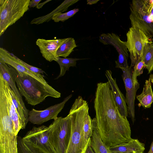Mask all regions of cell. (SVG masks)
<instances>
[{
    "label": "cell",
    "mask_w": 153,
    "mask_h": 153,
    "mask_svg": "<svg viewBox=\"0 0 153 153\" xmlns=\"http://www.w3.org/2000/svg\"><path fill=\"white\" fill-rule=\"evenodd\" d=\"M42 0H30L29 5V7H36L38 5L39 2Z\"/></svg>",
    "instance_id": "33"
},
{
    "label": "cell",
    "mask_w": 153,
    "mask_h": 153,
    "mask_svg": "<svg viewBox=\"0 0 153 153\" xmlns=\"http://www.w3.org/2000/svg\"><path fill=\"white\" fill-rule=\"evenodd\" d=\"M79 0H65L59 5L49 13L45 15L35 18L31 22V24L39 25L48 22L52 20L53 16L59 13H62L66 11L68 8Z\"/></svg>",
    "instance_id": "19"
},
{
    "label": "cell",
    "mask_w": 153,
    "mask_h": 153,
    "mask_svg": "<svg viewBox=\"0 0 153 153\" xmlns=\"http://www.w3.org/2000/svg\"><path fill=\"white\" fill-rule=\"evenodd\" d=\"M111 152H135L143 153L144 144L137 139H132L128 142L124 143L109 148Z\"/></svg>",
    "instance_id": "20"
},
{
    "label": "cell",
    "mask_w": 153,
    "mask_h": 153,
    "mask_svg": "<svg viewBox=\"0 0 153 153\" xmlns=\"http://www.w3.org/2000/svg\"><path fill=\"white\" fill-rule=\"evenodd\" d=\"M0 61L11 66L19 73L27 74L45 85H50L44 79L42 74L29 70L19 62L17 57L3 48H0Z\"/></svg>",
    "instance_id": "12"
},
{
    "label": "cell",
    "mask_w": 153,
    "mask_h": 153,
    "mask_svg": "<svg viewBox=\"0 0 153 153\" xmlns=\"http://www.w3.org/2000/svg\"><path fill=\"white\" fill-rule=\"evenodd\" d=\"M79 11V9L75 8L65 13H58L53 16L52 20L56 22H64L73 16Z\"/></svg>",
    "instance_id": "27"
},
{
    "label": "cell",
    "mask_w": 153,
    "mask_h": 153,
    "mask_svg": "<svg viewBox=\"0 0 153 153\" xmlns=\"http://www.w3.org/2000/svg\"><path fill=\"white\" fill-rule=\"evenodd\" d=\"M72 96V94H71L65 97L61 102L43 110L32 109L29 112L28 121L34 124L41 125L51 120L56 119L65 103Z\"/></svg>",
    "instance_id": "9"
},
{
    "label": "cell",
    "mask_w": 153,
    "mask_h": 153,
    "mask_svg": "<svg viewBox=\"0 0 153 153\" xmlns=\"http://www.w3.org/2000/svg\"><path fill=\"white\" fill-rule=\"evenodd\" d=\"M79 60L80 59L58 57L56 62L59 66L60 71L59 74L56 79L64 76L66 71L69 70L70 67L75 66L76 61Z\"/></svg>",
    "instance_id": "24"
},
{
    "label": "cell",
    "mask_w": 153,
    "mask_h": 153,
    "mask_svg": "<svg viewBox=\"0 0 153 153\" xmlns=\"http://www.w3.org/2000/svg\"><path fill=\"white\" fill-rule=\"evenodd\" d=\"M30 0H0V36L29 9Z\"/></svg>",
    "instance_id": "4"
},
{
    "label": "cell",
    "mask_w": 153,
    "mask_h": 153,
    "mask_svg": "<svg viewBox=\"0 0 153 153\" xmlns=\"http://www.w3.org/2000/svg\"><path fill=\"white\" fill-rule=\"evenodd\" d=\"M130 8L131 27L142 30L149 38L153 37V22L149 17L147 0H133Z\"/></svg>",
    "instance_id": "6"
},
{
    "label": "cell",
    "mask_w": 153,
    "mask_h": 153,
    "mask_svg": "<svg viewBox=\"0 0 153 153\" xmlns=\"http://www.w3.org/2000/svg\"><path fill=\"white\" fill-rule=\"evenodd\" d=\"M51 1V0H48L44 1L42 3L39 4L36 7L37 9H40L45 4Z\"/></svg>",
    "instance_id": "35"
},
{
    "label": "cell",
    "mask_w": 153,
    "mask_h": 153,
    "mask_svg": "<svg viewBox=\"0 0 153 153\" xmlns=\"http://www.w3.org/2000/svg\"><path fill=\"white\" fill-rule=\"evenodd\" d=\"M99 41L104 45L110 44L113 45L119 54H125L129 56L126 42L121 41L119 37L114 33L102 34L100 36Z\"/></svg>",
    "instance_id": "17"
},
{
    "label": "cell",
    "mask_w": 153,
    "mask_h": 153,
    "mask_svg": "<svg viewBox=\"0 0 153 153\" xmlns=\"http://www.w3.org/2000/svg\"><path fill=\"white\" fill-rule=\"evenodd\" d=\"M17 139L12 122H0V153H18Z\"/></svg>",
    "instance_id": "10"
},
{
    "label": "cell",
    "mask_w": 153,
    "mask_h": 153,
    "mask_svg": "<svg viewBox=\"0 0 153 153\" xmlns=\"http://www.w3.org/2000/svg\"><path fill=\"white\" fill-rule=\"evenodd\" d=\"M136 98L139 102V104L143 108H148L151 107L153 102V93L149 78L146 80L142 93L137 95Z\"/></svg>",
    "instance_id": "21"
},
{
    "label": "cell",
    "mask_w": 153,
    "mask_h": 153,
    "mask_svg": "<svg viewBox=\"0 0 153 153\" xmlns=\"http://www.w3.org/2000/svg\"><path fill=\"white\" fill-rule=\"evenodd\" d=\"M134 153H136L135 152H134Z\"/></svg>",
    "instance_id": "39"
},
{
    "label": "cell",
    "mask_w": 153,
    "mask_h": 153,
    "mask_svg": "<svg viewBox=\"0 0 153 153\" xmlns=\"http://www.w3.org/2000/svg\"><path fill=\"white\" fill-rule=\"evenodd\" d=\"M49 126L51 142L56 153H65L71 135L69 115L65 117H58Z\"/></svg>",
    "instance_id": "5"
},
{
    "label": "cell",
    "mask_w": 153,
    "mask_h": 153,
    "mask_svg": "<svg viewBox=\"0 0 153 153\" xmlns=\"http://www.w3.org/2000/svg\"><path fill=\"white\" fill-rule=\"evenodd\" d=\"M128 56L125 54H119L117 60L115 61L116 68L121 69L128 67L127 60Z\"/></svg>",
    "instance_id": "28"
},
{
    "label": "cell",
    "mask_w": 153,
    "mask_h": 153,
    "mask_svg": "<svg viewBox=\"0 0 153 153\" xmlns=\"http://www.w3.org/2000/svg\"><path fill=\"white\" fill-rule=\"evenodd\" d=\"M112 74L110 70L105 71V75L110 84L115 102L119 111L122 116L127 117L128 114L126 98L119 89L116 80L112 77Z\"/></svg>",
    "instance_id": "14"
},
{
    "label": "cell",
    "mask_w": 153,
    "mask_h": 153,
    "mask_svg": "<svg viewBox=\"0 0 153 153\" xmlns=\"http://www.w3.org/2000/svg\"><path fill=\"white\" fill-rule=\"evenodd\" d=\"M91 139L89 140L87 148L85 153H94L91 145Z\"/></svg>",
    "instance_id": "34"
},
{
    "label": "cell",
    "mask_w": 153,
    "mask_h": 153,
    "mask_svg": "<svg viewBox=\"0 0 153 153\" xmlns=\"http://www.w3.org/2000/svg\"><path fill=\"white\" fill-rule=\"evenodd\" d=\"M77 46L75 40L73 38H67L58 49L57 56L58 57L66 58Z\"/></svg>",
    "instance_id": "23"
},
{
    "label": "cell",
    "mask_w": 153,
    "mask_h": 153,
    "mask_svg": "<svg viewBox=\"0 0 153 153\" xmlns=\"http://www.w3.org/2000/svg\"><path fill=\"white\" fill-rule=\"evenodd\" d=\"M23 142L30 153H48L38 146L33 145L24 141Z\"/></svg>",
    "instance_id": "29"
},
{
    "label": "cell",
    "mask_w": 153,
    "mask_h": 153,
    "mask_svg": "<svg viewBox=\"0 0 153 153\" xmlns=\"http://www.w3.org/2000/svg\"><path fill=\"white\" fill-rule=\"evenodd\" d=\"M17 86L27 103L35 105L50 97L59 98L61 94L50 85L48 86L25 74L19 73L12 67Z\"/></svg>",
    "instance_id": "2"
},
{
    "label": "cell",
    "mask_w": 153,
    "mask_h": 153,
    "mask_svg": "<svg viewBox=\"0 0 153 153\" xmlns=\"http://www.w3.org/2000/svg\"><path fill=\"white\" fill-rule=\"evenodd\" d=\"M126 36L127 47L131 61L130 66L133 67L137 61L141 59L145 45L153 42L152 38L147 36L142 30L136 27L130 28Z\"/></svg>",
    "instance_id": "7"
},
{
    "label": "cell",
    "mask_w": 153,
    "mask_h": 153,
    "mask_svg": "<svg viewBox=\"0 0 153 153\" xmlns=\"http://www.w3.org/2000/svg\"><path fill=\"white\" fill-rule=\"evenodd\" d=\"M19 62L24 66L31 71L38 74H43L45 73V71L42 69L30 65L26 63L18 57Z\"/></svg>",
    "instance_id": "30"
},
{
    "label": "cell",
    "mask_w": 153,
    "mask_h": 153,
    "mask_svg": "<svg viewBox=\"0 0 153 153\" xmlns=\"http://www.w3.org/2000/svg\"><path fill=\"white\" fill-rule=\"evenodd\" d=\"M50 129L49 126L34 127L26 133L22 140L41 147L48 153H56L51 142Z\"/></svg>",
    "instance_id": "8"
},
{
    "label": "cell",
    "mask_w": 153,
    "mask_h": 153,
    "mask_svg": "<svg viewBox=\"0 0 153 153\" xmlns=\"http://www.w3.org/2000/svg\"><path fill=\"white\" fill-rule=\"evenodd\" d=\"M0 74L7 81L23 107L26 108L23 100L22 95L17 87L12 67L4 62L0 61Z\"/></svg>",
    "instance_id": "16"
},
{
    "label": "cell",
    "mask_w": 153,
    "mask_h": 153,
    "mask_svg": "<svg viewBox=\"0 0 153 153\" xmlns=\"http://www.w3.org/2000/svg\"><path fill=\"white\" fill-rule=\"evenodd\" d=\"M92 134V119L87 113L84 120L83 128L84 149L85 153Z\"/></svg>",
    "instance_id": "25"
},
{
    "label": "cell",
    "mask_w": 153,
    "mask_h": 153,
    "mask_svg": "<svg viewBox=\"0 0 153 153\" xmlns=\"http://www.w3.org/2000/svg\"><path fill=\"white\" fill-rule=\"evenodd\" d=\"M0 79L2 82L4 87L9 111L13 124L14 132L16 135H17L21 129H24L25 128L24 126L13 103L10 92V86L1 74Z\"/></svg>",
    "instance_id": "15"
},
{
    "label": "cell",
    "mask_w": 153,
    "mask_h": 153,
    "mask_svg": "<svg viewBox=\"0 0 153 153\" xmlns=\"http://www.w3.org/2000/svg\"><path fill=\"white\" fill-rule=\"evenodd\" d=\"M140 60L144 62L148 73H151L153 70V42L145 45Z\"/></svg>",
    "instance_id": "22"
},
{
    "label": "cell",
    "mask_w": 153,
    "mask_h": 153,
    "mask_svg": "<svg viewBox=\"0 0 153 153\" xmlns=\"http://www.w3.org/2000/svg\"><path fill=\"white\" fill-rule=\"evenodd\" d=\"M123 71L122 77L126 90V101L127 105L128 116L134 123L135 121L134 102L137 90L139 88V84H134L132 82V67L121 69Z\"/></svg>",
    "instance_id": "11"
},
{
    "label": "cell",
    "mask_w": 153,
    "mask_h": 153,
    "mask_svg": "<svg viewBox=\"0 0 153 153\" xmlns=\"http://www.w3.org/2000/svg\"><path fill=\"white\" fill-rule=\"evenodd\" d=\"M146 66L144 62L142 60L137 61L134 66L132 79L133 83L135 85L139 84L137 77L143 74Z\"/></svg>",
    "instance_id": "26"
},
{
    "label": "cell",
    "mask_w": 153,
    "mask_h": 153,
    "mask_svg": "<svg viewBox=\"0 0 153 153\" xmlns=\"http://www.w3.org/2000/svg\"><path fill=\"white\" fill-rule=\"evenodd\" d=\"M88 110V102L79 96L75 100L68 114L71 120V131L65 153H85L83 128Z\"/></svg>",
    "instance_id": "3"
},
{
    "label": "cell",
    "mask_w": 153,
    "mask_h": 153,
    "mask_svg": "<svg viewBox=\"0 0 153 153\" xmlns=\"http://www.w3.org/2000/svg\"><path fill=\"white\" fill-rule=\"evenodd\" d=\"M100 0H88L87 1V4L91 5L97 3Z\"/></svg>",
    "instance_id": "36"
},
{
    "label": "cell",
    "mask_w": 153,
    "mask_h": 153,
    "mask_svg": "<svg viewBox=\"0 0 153 153\" xmlns=\"http://www.w3.org/2000/svg\"><path fill=\"white\" fill-rule=\"evenodd\" d=\"M148 6V13L149 18L153 22V0H147Z\"/></svg>",
    "instance_id": "32"
},
{
    "label": "cell",
    "mask_w": 153,
    "mask_h": 153,
    "mask_svg": "<svg viewBox=\"0 0 153 153\" xmlns=\"http://www.w3.org/2000/svg\"><path fill=\"white\" fill-rule=\"evenodd\" d=\"M67 38L49 40L39 38L36 40V44L46 60L50 62L53 61L56 62L58 58L57 56V50Z\"/></svg>",
    "instance_id": "13"
},
{
    "label": "cell",
    "mask_w": 153,
    "mask_h": 153,
    "mask_svg": "<svg viewBox=\"0 0 153 153\" xmlns=\"http://www.w3.org/2000/svg\"><path fill=\"white\" fill-rule=\"evenodd\" d=\"M18 153H30L25 146L22 138L18 136Z\"/></svg>",
    "instance_id": "31"
},
{
    "label": "cell",
    "mask_w": 153,
    "mask_h": 153,
    "mask_svg": "<svg viewBox=\"0 0 153 153\" xmlns=\"http://www.w3.org/2000/svg\"><path fill=\"white\" fill-rule=\"evenodd\" d=\"M94 104L98 132L108 148L132 139L129 122L120 113L108 81L97 83Z\"/></svg>",
    "instance_id": "1"
},
{
    "label": "cell",
    "mask_w": 153,
    "mask_h": 153,
    "mask_svg": "<svg viewBox=\"0 0 153 153\" xmlns=\"http://www.w3.org/2000/svg\"><path fill=\"white\" fill-rule=\"evenodd\" d=\"M92 134L91 146L94 153H111V152L101 139L97 125L95 117L92 119Z\"/></svg>",
    "instance_id": "18"
},
{
    "label": "cell",
    "mask_w": 153,
    "mask_h": 153,
    "mask_svg": "<svg viewBox=\"0 0 153 153\" xmlns=\"http://www.w3.org/2000/svg\"><path fill=\"white\" fill-rule=\"evenodd\" d=\"M111 153H134V152H111Z\"/></svg>",
    "instance_id": "38"
},
{
    "label": "cell",
    "mask_w": 153,
    "mask_h": 153,
    "mask_svg": "<svg viewBox=\"0 0 153 153\" xmlns=\"http://www.w3.org/2000/svg\"><path fill=\"white\" fill-rule=\"evenodd\" d=\"M147 153H153V140L151 145L150 149Z\"/></svg>",
    "instance_id": "37"
}]
</instances>
